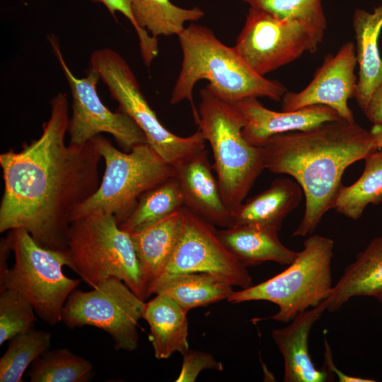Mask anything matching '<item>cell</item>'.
<instances>
[{"mask_svg":"<svg viewBox=\"0 0 382 382\" xmlns=\"http://www.w3.org/2000/svg\"><path fill=\"white\" fill-rule=\"evenodd\" d=\"M355 44L348 41L335 54H327L313 79L299 92L287 91L282 99V110L291 111L315 105L333 109L340 117L355 122L348 100L354 98L357 78Z\"/></svg>","mask_w":382,"mask_h":382,"instance_id":"5bb4252c","label":"cell"},{"mask_svg":"<svg viewBox=\"0 0 382 382\" xmlns=\"http://www.w3.org/2000/svg\"><path fill=\"white\" fill-rule=\"evenodd\" d=\"M334 245L330 238L309 236L303 242V250L286 270L265 282L234 291L228 301H270L279 306V311L256 320L291 322L309 307L320 304L330 294L332 288L331 262Z\"/></svg>","mask_w":382,"mask_h":382,"instance_id":"52a82bcc","label":"cell"},{"mask_svg":"<svg viewBox=\"0 0 382 382\" xmlns=\"http://www.w3.org/2000/svg\"><path fill=\"white\" fill-rule=\"evenodd\" d=\"M183 207L176 178H170L144 192L120 227L133 234L168 217Z\"/></svg>","mask_w":382,"mask_h":382,"instance_id":"4316f807","label":"cell"},{"mask_svg":"<svg viewBox=\"0 0 382 382\" xmlns=\"http://www.w3.org/2000/svg\"><path fill=\"white\" fill-rule=\"evenodd\" d=\"M323 37L303 23L250 7L234 47L255 72L265 76L306 52L314 53Z\"/></svg>","mask_w":382,"mask_h":382,"instance_id":"8fae6325","label":"cell"},{"mask_svg":"<svg viewBox=\"0 0 382 382\" xmlns=\"http://www.w3.org/2000/svg\"><path fill=\"white\" fill-rule=\"evenodd\" d=\"M199 96L197 129L210 144L221 192L232 212L265 169L261 149L243 136L246 119L236 103L217 96L208 84Z\"/></svg>","mask_w":382,"mask_h":382,"instance_id":"277c9868","label":"cell"},{"mask_svg":"<svg viewBox=\"0 0 382 382\" xmlns=\"http://www.w3.org/2000/svg\"><path fill=\"white\" fill-rule=\"evenodd\" d=\"M91 68L100 76L119 111L127 115L143 131L147 143L173 167L205 149V139L199 130L189 137H179L166 129L144 96L137 78L125 59L110 48L95 50Z\"/></svg>","mask_w":382,"mask_h":382,"instance_id":"9c48e42d","label":"cell"},{"mask_svg":"<svg viewBox=\"0 0 382 382\" xmlns=\"http://www.w3.org/2000/svg\"><path fill=\"white\" fill-rule=\"evenodd\" d=\"M182 226L181 209L168 217L131 234L146 286L161 275L178 243Z\"/></svg>","mask_w":382,"mask_h":382,"instance_id":"603a6c76","label":"cell"},{"mask_svg":"<svg viewBox=\"0 0 382 382\" xmlns=\"http://www.w3.org/2000/svg\"><path fill=\"white\" fill-rule=\"evenodd\" d=\"M364 114L373 125H382V81L374 91Z\"/></svg>","mask_w":382,"mask_h":382,"instance_id":"836d02e7","label":"cell"},{"mask_svg":"<svg viewBox=\"0 0 382 382\" xmlns=\"http://www.w3.org/2000/svg\"><path fill=\"white\" fill-rule=\"evenodd\" d=\"M364 160L361 175L353 184L342 185L332 208L352 220L359 219L369 204L382 202V149L373 151Z\"/></svg>","mask_w":382,"mask_h":382,"instance_id":"484cf974","label":"cell"},{"mask_svg":"<svg viewBox=\"0 0 382 382\" xmlns=\"http://www.w3.org/2000/svg\"><path fill=\"white\" fill-rule=\"evenodd\" d=\"M103 4L117 20L115 12L122 13L131 23L137 34L141 57L146 64H151L158 54V38L152 37L137 24L131 9L130 0H90Z\"/></svg>","mask_w":382,"mask_h":382,"instance_id":"1f68e13d","label":"cell"},{"mask_svg":"<svg viewBox=\"0 0 382 382\" xmlns=\"http://www.w3.org/2000/svg\"><path fill=\"white\" fill-rule=\"evenodd\" d=\"M183 207L208 223L231 226V211L225 204L212 173L207 151L202 150L174 166Z\"/></svg>","mask_w":382,"mask_h":382,"instance_id":"9a60e30c","label":"cell"},{"mask_svg":"<svg viewBox=\"0 0 382 382\" xmlns=\"http://www.w3.org/2000/svg\"><path fill=\"white\" fill-rule=\"evenodd\" d=\"M324 345H325V362L327 366V370L332 373H334L340 382H374L375 380L370 378H361L357 376H353L344 374L340 369L337 368L333 361L331 348L328 343V340L324 336Z\"/></svg>","mask_w":382,"mask_h":382,"instance_id":"e575fe53","label":"cell"},{"mask_svg":"<svg viewBox=\"0 0 382 382\" xmlns=\"http://www.w3.org/2000/svg\"><path fill=\"white\" fill-rule=\"evenodd\" d=\"M39 138L0 154V233L25 230L41 246L66 250L70 217L98 188L102 156L93 139L65 144L69 102L57 93Z\"/></svg>","mask_w":382,"mask_h":382,"instance_id":"6da1fadb","label":"cell"},{"mask_svg":"<svg viewBox=\"0 0 382 382\" xmlns=\"http://www.w3.org/2000/svg\"><path fill=\"white\" fill-rule=\"evenodd\" d=\"M49 40L72 96V115L68 127L69 144H84L103 132L112 135L125 151L147 143L143 131L127 115L112 112L102 103L96 91L99 74L90 67L85 77H76L65 62L57 40L54 37H49Z\"/></svg>","mask_w":382,"mask_h":382,"instance_id":"4fadbf2b","label":"cell"},{"mask_svg":"<svg viewBox=\"0 0 382 382\" xmlns=\"http://www.w3.org/2000/svg\"><path fill=\"white\" fill-rule=\"evenodd\" d=\"M278 230L256 225H238L217 230L226 248L245 266H257L265 262L289 265L299 252L284 246Z\"/></svg>","mask_w":382,"mask_h":382,"instance_id":"44dd1931","label":"cell"},{"mask_svg":"<svg viewBox=\"0 0 382 382\" xmlns=\"http://www.w3.org/2000/svg\"><path fill=\"white\" fill-rule=\"evenodd\" d=\"M279 18L303 23L324 37L327 28L322 0H241Z\"/></svg>","mask_w":382,"mask_h":382,"instance_id":"f546056e","label":"cell"},{"mask_svg":"<svg viewBox=\"0 0 382 382\" xmlns=\"http://www.w3.org/2000/svg\"><path fill=\"white\" fill-rule=\"evenodd\" d=\"M187 313L163 293L145 302L143 319L149 324V340L156 359H168L175 352L183 354L189 349Z\"/></svg>","mask_w":382,"mask_h":382,"instance_id":"7402d4cb","label":"cell"},{"mask_svg":"<svg viewBox=\"0 0 382 382\" xmlns=\"http://www.w3.org/2000/svg\"><path fill=\"white\" fill-rule=\"evenodd\" d=\"M233 287L210 274L192 272L171 277L158 285L153 294H166L188 312L228 299L234 291Z\"/></svg>","mask_w":382,"mask_h":382,"instance_id":"cb8c5ba5","label":"cell"},{"mask_svg":"<svg viewBox=\"0 0 382 382\" xmlns=\"http://www.w3.org/2000/svg\"><path fill=\"white\" fill-rule=\"evenodd\" d=\"M236 104L246 119L243 136L249 143L259 147L272 136L306 131L341 119L336 111L323 105L279 112L265 108L257 98L244 99Z\"/></svg>","mask_w":382,"mask_h":382,"instance_id":"2e32d148","label":"cell"},{"mask_svg":"<svg viewBox=\"0 0 382 382\" xmlns=\"http://www.w3.org/2000/svg\"><path fill=\"white\" fill-rule=\"evenodd\" d=\"M66 250L70 269L92 288L109 277H117L141 299H147L131 234L120 227L113 215L96 211L72 221Z\"/></svg>","mask_w":382,"mask_h":382,"instance_id":"5b68a950","label":"cell"},{"mask_svg":"<svg viewBox=\"0 0 382 382\" xmlns=\"http://www.w3.org/2000/svg\"><path fill=\"white\" fill-rule=\"evenodd\" d=\"M92 363L66 348L48 349L31 364L30 382H88L93 379Z\"/></svg>","mask_w":382,"mask_h":382,"instance_id":"83f0119b","label":"cell"},{"mask_svg":"<svg viewBox=\"0 0 382 382\" xmlns=\"http://www.w3.org/2000/svg\"><path fill=\"white\" fill-rule=\"evenodd\" d=\"M30 302L9 289L0 291V345L33 329L37 318Z\"/></svg>","mask_w":382,"mask_h":382,"instance_id":"4dcf8cb0","label":"cell"},{"mask_svg":"<svg viewBox=\"0 0 382 382\" xmlns=\"http://www.w3.org/2000/svg\"><path fill=\"white\" fill-rule=\"evenodd\" d=\"M357 296L374 297L382 305V236L372 239L346 267L324 300L326 310L337 311Z\"/></svg>","mask_w":382,"mask_h":382,"instance_id":"ac0fdd59","label":"cell"},{"mask_svg":"<svg viewBox=\"0 0 382 382\" xmlns=\"http://www.w3.org/2000/svg\"><path fill=\"white\" fill-rule=\"evenodd\" d=\"M92 139L105 161V171L97 190L74 209L70 223L102 211L120 225L144 192L175 176L174 167L147 143L121 151L100 134Z\"/></svg>","mask_w":382,"mask_h":382,"instance_id":"8992f818","label":"cell"},{"mask_svg":"<svg viewBox=\"0 0 382 382\" xmlns=\"http://www.w3.org/2000/svg\"><path fill=\"white\" fill-rule=\"evenodd\" d=\"M182 226L173 254L161 275L148 291L171 277L192 272H204L241 289L253 285L245 267L223 243L214 226L183 207Z\"/></svg>","mask_w":382,"mask_h":382,"instance_id":"7c38bea8","label":"cell"},{"mask_svg":"<svg viewBox=\"0 0 382 382\" xmlns=\"http://www.w3.org/2000/svg\"><path fill=\"white\" fill-rule=\"evenodd\" d=\"M51 333L32 329L13 337L0 359V382H21L26 369L50 349Z\"/></svg>","mask_w":382,"mask_h":382,"instance_id":"f1b7e54d","label":"cell"},{"mask_svg":"<svg viewBox=\"0 0 382 382\" xmlns=\"http://www.w3.org/2000/svg\"><path fill=\"white\" fill-rule=\"evenodd\" d=\"M6 239L15 261L0 276V291L9 289L20 293L47 324L61 322L64 303L81 282L63 272L64 266H71L67 250L44 248L22 228L8 231Z\"/></svg>","mask_w":382,"mask_h":382,"instance_id":"ba28073f","label":"cell"},{"mask_svg":"<svg viewBox=\"0 0 382 382\" xmlns=\"http://www.w3.org/2000/svg\"><path fill=\"white\" fill-rule=\"evenodd\" d=\"M131 9L138 26L154 37L178 36L187 22H196L204 12L198 7L184 8L170 0H130Z\"/></svg>","mask_w":382,"mask_h":382,"instance_id":"d4e9b609","label":"cell"},{"mask_svg":"<svg viewBox=\"0 0 382 382\" xmlns=\"http://www.w3.org/2000/svg\"><path fill=\"white\" fill-rule=\"evenodd\" d=\"M352 25L359 65L354 98L364 112L374 91L382 81V59L378 47L382 29V4L372 13L357 9Z\"/></svg>","mask_w":382,"mask_h":382,"instance_id":"d6986e66","label":"cell"},{"mask_svg":"<svg viewBox=\"0 0 382 382\" xmlns=\"http://www.w3.org/2000/svg\"><path fill=\"white\" fill-rule=\"evenodd\" d=\"M378 149H382V125H373L370 129Z\"/></svg>","mask_w":382,"mask_h":382,"instance_id":"d590c367","label":"cell"},{"mask_svg":"<svg viewBox=\"0 0 382 382\" xmlns=\"http://www.w3.org/2000/svg\"><path fill=\"white\" fill-rule=\"evenodd\" d=\"M325 310L323 300L298 314L286 327L272 331V339L284 359V382H325L332 378L328 370L316 366L308 349L311 328Z\"/></svg>","mask_w":382,"mask_h":382,"instance_id":"e0dca14e","label":"cell"},{"mask_svg":"<svg viewBox=\"0 0 382 382\" xmlns=\"http://www.w3.org/2000/svg\"><path fill=\"white\" fill-rule=\"evenodd\" d=\"M260 147L265 169L291 176L303 190L305 210L292 234L301 237L333 208L346 168L378 149L370 131L342 119L272 136Z\"/></svg>","mask_w":382,"mask_h":382,"instance_id":"7a4b0ae2","label":"cell"},{"mask_svg":"<svg viewBox=\"0 0 382 382\" xmlns=\"http://www.w3.org/2000/svg\"><path fill=\"white\" fill-rule=\"evenodd\" d=\"M182 355L183 364L176 382H193L204 369H224L223 364L208 352L189 349Z\"/></svg>","mask_w":382,"mask_h":382,"instance_id":"d6a6232c","label":"cell"},{"mask_svg":"<svg viewBox=\"0 0 382 382\" xmlns=\"http://www.w3.org/2000/svg\"><path fill=\"white\" fill-rule=\"evenodd\" d=\"M302 194L296 180L274 179L267 189L231 212V226L256 225L279 231L286 216L300 204Z\"/></svg>","mask_w":382,"mask_h":382,"instance_id":"ffe728a7","label":"cell"},{"mask_svg":"<svg viewBox=\"0 0 382 382\" xmlns=\"http://www.w3.org/2000/svg\"><path fill=\"white\" fill-rule=\"evenodd\" d=\"M178 37L183 61L170 103L176 105L187 100L195 123L199 113L193 102L192 91L199 80H207L217 96L233 103L260 97L281 101L287 92L279 81L255 72L234 47L224 44L204 25L191 23Z\"/></svg>","mask_w":382,"mask_h":382,"instance_id":"3957f363","label":"cell"},{"mask_svg":"<svg viewBox=\"0 0 382 382\" xmlns=\"http://www.w3.org/2000/svg\"><path fill=\"white\" fill-rule=\"evenodd\" d=\"M145 301L117 277H109L88 291L74 289L62 311L61 322L70 329L93 326L107 332L116 350L139 346V320Z\"/></svg>","mask_w":382,"mask_h":382,"instance_id":"30bf717a","label":"cell"}]
</instances>
